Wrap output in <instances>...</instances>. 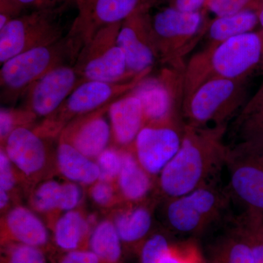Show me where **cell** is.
Masks as SVG:
<instances>
[{
    "label": "cell",
    "mask_w": 263,
    "mask_h": 263,
    "mask_svg": "<svg viewBox=\"0 0 263 263\" xmlns=\"http://www.w3.org/2000/svg\"><path fill=\"white\" fill-rule=\"evenodd\" d=\"M161 201L157 194L139 202H126L114 209L113 220L123 243L124 252L138 254L142 245L155 231L154 212Z\"/></svg>",
    "instance_id": "19"
},
{
    "label": "cell",
    "mask_w": 263,
    "mask_h": 263,
    "mask_svg": "<svg viewBox=\"0 0 263 263\" xmlns=\"http://www.w3.org/2000/svg\"><path fill=\"white\" fill-rule=\"evenodd\" d=\"M201 240L206 263H254L253 251L234 212Z\"/></svg>",
    "instance_id": "16"
},
{
    "label": "cell",
    "mask_w": 263,
    "mask_h": 263,
    "mask_svg": "<svg viewBox=\"0 0 263 263\" xmlns=\"http://www.w3.org/2000/svg\"><path fill=\"white\" fill-rule=\"evenodd\" d=\"M67 6L33 10L13 19L0 29V62L32 48L48 46L67 35L62 13Z\"/></svg>",
    "instance_id": "7"
},
{
    "label": "cell",
    "mask_w": 263,
    "mask_h": 263,
    "mask_svg": "<svg viewBox=\"0 0 263 263\" xmlns=\"http://www.w3.org/2000/svg\"><path fill=\"white\" fill-rule=\"evenodd\" d=\"M117 185L124 203L144 201L157 194V180L143 168L131 148H123Z\"/></svg>",
    "instance_id": "23"
},
{
    "label": "cell",
    "mask_w": 263,
    "mask_h": 263,
    "mask_svg": "<svg viewBox=\"0 0 263 263\" xmlns=\"http://www.w3.org/2000/svg\"><path fill=\"white\" fill-rule=\"evenodd\" d=\"M123 148L112 144L95 160L100 171V180L117 183L122 165Z\"/></svg>",
    "instance_id": "36"
},
{
    "label": "cell",
    "mask_w": 263,
    "mask_h": 263,
    "mask_svg": "<svg viewBox=\"0 0 263 263\" xmlns=\"http://www.w3.org/2000/svg\"><path fill=\"white\" fill-rule=\"evenodd\" d=\"M162 263H206L200 240L181 238L173 240Z\"/></svg>",
    "instance_id": "30"
},
{
    "label": "cell",
    "mask_w": 263,
    "mask_h": 263,
    "mask_svg": "<svg viewBox=\"0 0 263 263\" xmlns=\"http://www.w3.org/2000/svg\"><path fill=\"white\" fill-rule=\"evenodd\" d=\"M83 47L79 39L67 34L56 43L22 52L4 62L0 70L2 102L15 103L50 71L75 65Z\"/></svg>",
    "instance_id": "4"
},
{
    "label": "cell",
    "mask_w": 263,
    "mask_h": 263,
    "mask_svg": "<svg viewBox=\"0 0 263 263\" xmlns=\"http://www.w3.org/2000/svg\"><path fill=\"white\" fill-rule=\"evenodd\" d=\"M56 263H105L89 249L51 255Z\"/></svg>",
    "instance_id": "39"
},
{
    "label": "cell",
    "mask_w": 263,
    "mask_h": 263,
    "mask_svg": "<svg viewBox=\"0 0 263 263\" xmlns=\"http://www.w3.org/2000/svg\"><path fill=\"white\" fill-rule=\"evenodd\" d=\"M23 9V5L18 0H0V29L22 15Z\"/></svg>",
    "instance_id": "40"
},
{
    "label": "cell",
    "mask_w": 263,
    "mask_h": 263,
    "mask_svg": "<svg viewBox=\"0 0 263 263\" xmlns=\"http://www.w3.org/2000/svg\"><path fill=\"white\" fill-rule=\"evenodd\" d=\"M110 105L76 118L64 128L57 140L69 143L83 155L96 160L113 144L111 127L106 118Z\"/></svg>",
    "instance_id": "17"
},
{
    "label": "cell",
    "mask_w": 263,
    "mask_h": 263,
    "mask_svg": "<svg viewBox=\"0 0 263 263\" xmlns=\"http://www.w3.org/2000/svg\"><path fill=\"white\" fill-rule=\"evenodd\" d=\"M263 66V32L235 36L196 55L184 73L183 101L198 86L214 79H249Z\"/></svg>",
    "instance_id": "2"
},
{
    "label": "cell",
    "mask_w": 263,
    "mask_h": 263,
    "mask_svg": "<svg viewBox=\"0 0 263 263\" xmlns=\"http://www.w3.org/2000/svg\"><path fill=\"white\" fill-rule=\"evenodd\" d=\"M203 23L201 11L184 12L169 6L152 17L160 60L173 62L191 45Z\"/></svg>",
    "instance_id": "12"
},
{
    "label": "cell",
    "mask_w": 263,
    "mask_h": 263,
    "mask_svg": "<svg viewBox=\"0 0 263 263\" xmlns=\"http://www.w3.org/2000/svg\"><path fill=\"white\" fill-rule=\"evenodd\" d=\"M61 190L62 183L51 178L33 186L27 196L29 208L41 216L50 230L62 214Z\"/></svg>",
    "instance_id": "26"
},
{
    "label": "cell",
    "mask_w": 263,
    "mask_h": 263,
    "mask_svg": "<svg viewBox=\"0 0 263 263\" xmlns=\"http://www.w3.org/2000/svg\"><path fill=\"white\" fill-rule=\"evenodd\" d=\"M50 261H51V263H56V262H55L54 259H53V257H52L51 256H50Z\"/></svg>",
    "instance_id": "46"
},
{
    "label": "cell",
    "mask_w": 263,
    "mask_h": 263,
    "mask_svg": "<svg viewBox=\"0 0 263 263\" xmlns=\"http://www.w3.org/2000/svg\"><path fill=\"white\" fill-rule=\"evenodd\" d=\"M167 78L143 79L133 90L141 100L146 124L179 117L175 105L174 91Z\"/></svg>",
    "instance_id": "21"
},
{
    "label": "cell",
    "mask_w": 263,
    "mask_h": 263,
    "mask_svg": "<svg viewBox=\"0 0 263 263\" xmlns=\"http://www.w3.org/2000/svg\"><path fill=\"white\" fill-rule=\"evenodd\" d=\"M149 8L141 5L122 22L119 29L118 43L125 55L128 72L133 76L151 72L160 60Z\"/></svg>",
    "instance_id": "13"
},
{
    "label": "cell",
    "mask_w": 263,
    "mask_h": 263,
    "mask_svg": "<svg viewBox=\"0 0 263 263\" xmlns=\"http://www.w3.org/2000/svg\"><path fill=\"white\" fill-rule=\"evenodd\" d=\"M0 243H18L46 250L50 256L56 252L49 228L31 208L18 204L1 216Z\"/></svg>",
    "instance_id": "18"
},
{
    "label": "cell",
    "mask_w": 263,
    "mask_h": 263,
    "mask_svg": "<svg viewBox=\"0 0 263 263\" xmlns=\"http://www.w3.org/2000/svg\"><path fill=\"white\" fill-rule=\"evenodd\" d=\"M150 72L119 83L85 81L76 87L54 113L33 129L48 139H58L64 128L76 118L98 110L133 91Z\"/></svg>",
    "instance_id": "6"
},
{
    "label": "cell",
    "mask_w": 263,
    "mask_h": 263,
    "mask_svg": "<svg viewBox=\"0 0 263 263\" xmlns=\"http://www.w3.org/2000/svg\"><path fill=\"white\" fill-rule=\"evenodd\" d=\"M52 141L40 136L33 127H21L13 131L1 146L23 176L29 192L57 173V149L53 150Z\"/></svg>",
    "instance_id": "9"
},
{
    "label": "cell",
    "mask_w": 263,
    "mask_h": 263,
    "mask_svg": "<svg viewBox=\"0 0 263 263\" xmlns=\"http://www.w3.org/2000/svg\"><path fill=\"white\" fill-rule=\"evenodd\" d=\"M226 168L233 201L263 214V146L228 148Z\"/></svg>",
    "instance_id": "10"
},
{
    "label": "cell",
    "mask_w": 263,
    "mask_h": 263,
    "mask_svg": "<svg viewBox=\"0 0 263 263\" xmlns=\"http://www.w3.org/2000/svg\"><path fill=\"white\" fill-rule=\"evenodd\" d=\"M89 249L105 263L124 262V247L110 216L95 226L90 237Z\"/></svg>",
    "instance_id": "27"
},
{
    "label": "cell",
    "mask_w": 263,
    "mask_h": 263,
    "mask_svg": "<svg viewBox=\"0 0 263 263\" xmlns=\"http://www.w3.org/2000/svg\"><path fill=\"white\" fill-rule=\"evenodd\" d=\"M48 255L39 247L8 243L1 245L0 263H48Z\"/></svg>",
    "instance_id": "33"
},
{
    "label": "cell",
    "mask_w": 263,
    "mask_h": 263,
    "mask_svg": "<svg viewBox=\"0 0 263 263\" xmlns=\"http://www.w3.org/2000/svg\"><path fill=\"white\" fill-rule=\"evenodd\" d=\"M163 202L167 230L181 238L200 240L233 212V200L221 178Z\"/></svg>",
    "instance_id": "3"
},
{
    "label": "cell",
    "mask_w": 263,
    "mask_h": 263,
    "mask_svg": "<svg viewBox=\"0 0 263 263\" xmlns=\"http://www.w3.org/2000/svg\"><path fill=\"white\" fill-rule=\"evenodd\" d=\"M248 81L214 79L203 83L183 101V122L196 127L228 126L248 101Z\"/></svg>",
    "instance_id": "5"
},
{
    "label": "cell",
    "mask_w": 263,
    "mask_h": 263,
    "mask_svg": "<svg viewBox=\"0 0 263 263\" xmlns=\"http://www.w3.org/2000/svg\"><path fill=\"white\" fill-rule=\"evenodd\" d=\"M228 126L196 127L185 124L182 143L157 181L161 201L191 193L221 178L226 168Z\"/></svg>",
    "instance_id": "1"
},
{
    "label": "cell",
    "mask_w": 263,
    "mask_h": 263,
    "mask_svg": "<svg viewBox=\"0 0 263 263\" xmlns=\"http://www.w3.org/2000/svg\"><path fill=\"white\" fill-rule=\"evenodd\" d=\"M173 240L172 234L167 230H155L137 254L139 263H162Z\"/></svg>",
    "instance_id": "34"
},
{
    "label": "cell",
    "mask_w": 263,
    "mask_h": 263,
    "mask_svg": "<svg viewBox=\"0 0 263 263\" xmlns=\"http://www.w3.org/2000/svg\"><path fill=\"white\" fill-rule=\"evenodd\" d=\"M249 101L253 102V103H259V102L263 101V80L257 92L254 94L252 98L249 99Z\"/></svg>",
    "instance_id": "43"
},
{
    "label": "cell",
    "mask_w": 263,
    "mask_h": 263,
    "mask_svg": "<svg viewBox=\"0 0 263 263\" xmlns=\"http://www.w3.org/2000/svg\"><path fill=\"white\" fill-rule=\"evenodd\" d=\"M228 148L263 146V101H248L228 124Z\"/></svg>",
    "instance_id": "24"
},
{
    "label": "cell",
    "mask_w": 263,
    "mask_h": 263,
    "mask_svg": "<svg viewBox=\"0 0 263 263\" xmlns=\"http://www.w3.org/2000/svg\"><path fill=\"white\" fill-rule=\"evenodd\" d=\"M207 0H172L170 6L184 12H199L205 6Z\"/></svg>",
    "instance_id": "42"
},
{
    "label": "cell",
    "mask_w": 263,
    "mask_h": 263,
    "mask_svg": "<svg viewBox=\"0 0 263 263\" xmlns=\"http://www.w3.org/2000/svg\"><path fill=\"white\" fill-rule=\"evenodd\" d=\"M82 197L83 192L80 184L70 181L62 183L60 209L62 214L79 208Z\"/></svg>",
    "instance_id": "38"
},
{
    "label": "cell",
    "mask_w": 263,
    "mask_h": 263,
    "mask_svg": "<svg viewBox=\"0 0 263 263\" xmlns=\"http://www.w3.org/2000/svg\"><path fill=\"white\" fill-rule=\"evenodd\" d=\"M56 149L57 174L67 181L89 186L100 179V171L96 161L60 140H57Z\"/></svg>",
    "instance_id": "25"
},
{
    "label": "cell",
    "mask_w": 263,
    "mask_h": 263,
    "mask_svg": "<svg viewBox=\"0 0 263 263\" xmlns=\"http://www.w3.org/2000/svg\"><path fill=\"white\" fill-rule=\"evenodd\" d=\"M164 1V0H141V5H145V6L150 8L152 5L155 4L157 2ZM170 3L172 2V0H167Z\"/></svg>",
    "instance_id": "45"
},
{
    "label": "cell",
    "mask_w": 263,
    "mask_h": 263,
    "mask_svg": "<svg viewBox=\"0 0 263 263\" xmlns=\"http://www.w3.org/2000/svg\"><path fill=\"white\" fill-rule=\"evenodd\" d=\"M24 8H32L33 10L51 9L68 6L76 3L77 0H18Z\"/></svg>",
    "instance_id": "41"
},
{
    "label": "cell",
    "mask_w": 263,
    "mask_h": 263,
    "mask_svg": "<svg viewBox=\"0 0 263 263\" xmlns=\"http://www.w3.org/2000/svg\"><path fill=\"white\" fill-rule=\"evenodd\" d=\"M122 23L100 29L82 48L75 63L82 83H119L136 77L128 72L125 55L118 43Z\"/></svg>",
    "instance_id": "8"
},
{
    "label": "cell",
    "mask_w": 263,
    "mask_h": 263,
    "mask_svg": "<svg viewBox=\"0 0 263 263\" xmlns=\"http://www.w3.org/2000/svg\"><path fill=\"white\" fill-rule=\"evenodd\" d=\"M21 190L28 196L29 189L4 148L0 149V192L9 195L15 205L20 201Z\"/></svg>",
    "instance_id": "29"
},
{
    "label": "cell",
    "mask_w": 263,
    "mask_h": 263,
    "mask_svg": "<svg viewBox=\"0 0 263 263\" xmlns=\"http://www.w3.org/2000/svg\"><path fill=\"white\" fill-rule=\"evenodd\" d=\"M82 84L74 65L56 67L34 82L26 94L24 107L37 118L49 117Z\"/></svg>",
    "instance_id": "14"
},
{
    "label": "cell",
    "mask_w": 263,
    "mask_h": 263,
    "mask_svg": "<svg viewBox=\"0 0 263 263\" xmlns=\"http://www.w3.org/2000/svg\"><path fill=\"white\" fill-rule=\"evenodd\" d=\"M259 0H207L205 8L216 17L235 14L247 10H257Z\"/></svg>",
    "instance_id": "37"
},
{
    "label": "cell",
    "mask_w": 263,
    "mask_h": 263,
    "mask_svg": "<svg viewBox=\"0 0 263 263\" xmlns=\"http://www.w3.org/2000/svg\"><path fill=\"white\" fill-rule=\"evenodd\" d=\"M113 144L131 148L137 136L146 124L141 100L133 91L110 104L108 111Z\"/></svg>",
    "instance_id": "20"
},
{
    "label": "cell",
    "mask_w": 263,
    "mask_h": 263,
    "mask_svg": "<svg viewBox=\"0 0 263 263\" xmlns=\"http://www.w3.org/2000/svg\"><path fill=\"white\" fill-rule=\"evenodd\" d=\"M95 227L89 215L79 208L62 214L51 229L55 253L89 249Z\"/></svg>",
    "instance_id": "22"
},
{
    "label": "cell",
    "mask_w": 263,
    "mask_h": 263,
    "mask_svg": "<svg viewBox=\"0 0 263 263\" xmlns=\"http://www.w3.org/2000/svg\"><path fill=\"white\" fill-rule=\"evenodd\" d=\"M38 118L25 107H1L0 109V143L5 145L13 131L21 127H34Z\"/></svg>",
    "instance_id": "32"
},
{
    "label": "cell",
    "mask_w": 263,
    "mask_h": 263,
    "mask_svg": "<svg viewBox=\"0 0 263 263\" xmlns=\"http://www.w3.org/2000/svg\"><path fill=\"white\" fill-rule=\"evenodd\" d=\"M78 14L68 33L86 44L100 29L122 23L141 5V0H77Z\"/></svg>",
    "instance_id": "15"
},
{
    "label": "cell",
    "mask_w": 263,
    "mask_h": 263,
    "mask_svg": "<svg viewBox=\"0 0 263 263\" xmlns=\"http://www.w3.org/2000/svg\"><path fill=\"white\" fill-rule=\"evenodd\" d=\"M257 13L258 15L259 22L262 27V32H263V0H259L258 5H257Z\"/></svg>",
    "instance_id": "44"
},
{
    "label": "cell",
    "mask_w": 263,
    "mask_h": 263,
    "mask_svg": "<svg viewBox=\"0 0 263 263\" xmlns=\"http://www.w3.org/2000/svg\"><path fill=\"white\" fill-rule=\"evenodd\" d=\"M185 123L182 117L146 124L131 149L143 168L157 181L182 143Z\"/></svg>",
    "instance_id": "11"
},
{
    "label": "cell",
    "mask_w": 263,
    "mask_h": 263,
    "mask_svg": "<svg viewBox=\"0 0 263 263\" xmlns=\"http://www.w3.org/2000/svg\"><path fill=\"white\" fill-rule=\"evenodd\" d=\"M259 24L257 10H247L235 14L216 17L209 24L207 32L209 46L219 44L230 38L251 32Z\"/></svg>",
    "instance_id": "28"
},
{
    "label": "cell",
    "mask_w": 263,
    "mask_h": 263,
    "mask_svg": "<svg viewBox=\"0 0 263 263\" xmlns=\"http://www.w3.org/2000/svg\"><path fill=\"white\" fill-rule=\"evenodd\" d=\"M88 194L97 206L105 210L113 211L124 203L119 195L117 183L99 179L90 185Z\"/></svg>",
    "instance_id": "35"
},
{
    "label": "cell",
    "mask_w": 263,
    "mask_h": 263,
    "mask_svg": "<svg viewBox=\"0 0 263 263\" xmlns=\"http://www.w3.org/2000/svg\"><path fill=\"white\" fill-rule=\"evenodd\" d=\"M237 216L253 251L254 263H263L262 213L243 209Z\"/></svg>",
    "instance_id": "31"
}]
</instances>
